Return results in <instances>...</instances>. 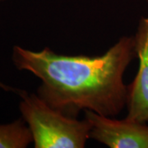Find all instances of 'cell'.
I'll use <instances>...</instances> for the list:
<instances>
[{
	"label": "cell",
	"instance_id": "cell-4",
	"mask_svg": "<svg viewBox=\"0 0 148 148\" xmlns=\"http://www.w3.org/2000/svg\"><path fill=\"white\" fill-rule=\"evenodd\" d=\"M135 36L136 53L139 60L138 73L127 86V119L148 123V16L142 17Z\"/></svg>",
	"mask_w": 148,
	"mask_h": 148
},
{
	"label": "cell",
	"instance_id": "cell-5",
	"mask_svg": "<svg viewBox=\"0 0 148 148\" xmlns=\"http://www.w3.org/2000/svg\"><path fill=\"white\" fill-rule=\"evenodd\" d=\"M32 143V132L22 117L9 123H0V148H26Z\"/></svg>",
	"mask_w": 148,
	"mask_h": 148
},
{
	"label": "cell",
	"instance_id": "cell-7",
	"mask_svg": "<svg viewBox=\"0 0 148 148\" xmlns=\"http://www.w3.org/2000/svg\"><path fill=\"white\" fill-rule=\"evenodd\" d=\"M2 1H3V0H0V2H2Z\"/></svg>",
	"mask_w": 148,
	"mask_h": 148
},
{
	"label": "cell",
	"instance_id": "cell-1",
	"mask_svg": "<svg viewBox=\"0 0 148 148\" xmlns=\"http://www.w3.org/2000/svg\"><path fill=\"white\" fill-rule=\"evenodd\" d=\"M136 57L135 36L121 37L98 56L58 54L49 47L32 51L18 45L12 53L16 69L41 81L37 95L53 110L75 119L82 110L107 117L121 113L127 101L123 74Z\"/></svg>",
	"mask_w": 148,
	"mask_h": 148
},
{
	"label": "cell",
	"instance_id": "cell-2",
	"mask_svg": "<svg viewBox=\"0 0 148 148\" xmlns=\"http://www.w3.org/2000/svg\"><path fill=\"white\" fill-rule=\"evenodd\" d=\"M19 110L30 128L35 148H82L90 138V123L66 116L36 93L21 90Z\"/></svg>",
	"mask_w": 148,
	"mask_h": 148
},
{
	"label": "cell",
	"instance_id": "cell-3",
	"mask_svg": "<svg viewBox=\"0 0 148 148\" xmlns=\"http://www.w3.org/2000/svg\"><path fill=\"white\" fill-rule=\"evenodd\" d=\"M90 122V138L110 148H148V125L125 118L119 120L85 110Z\"/></svg>",
	"mask_w": 148,
	"mask_h": 148
},
{
	"label": "cell",
	"instance_id": "cell-6",
	"mask_svg": "<svg viewBox=\"0 0 148 148\" xmlns=\"http://www.w3.org/2000/svg\"><path fill=\"white\" fill-rule=\"evenodd\" d=\"M0 89L3 90L5 92H12V93H15L16 95H19L20 92L21 90V89H18V88H16V87H13L12 86H9V85L5 84L4 82H3L1 80H0Z\"/></svg>",
	"mask_w": 148,
	"mask_h": 148
}]
</instances>
